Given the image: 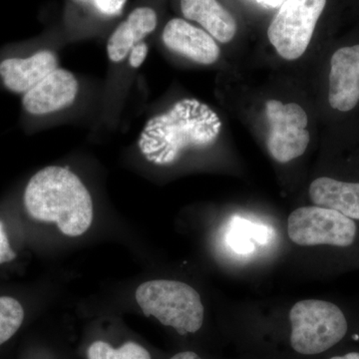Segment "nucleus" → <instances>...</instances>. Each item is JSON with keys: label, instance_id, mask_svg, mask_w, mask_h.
I'll return each instance as SVG.
<instances>
[{"label": "nucleus", "instance_id": "obj_1", "mask_svg": "<svg viewBox=\"0 0 359 359\" xmlns=\"http://www.w3.org/2000/svg\"><path fill=\"white\" fill-rule=\"evenodd\" d=\"M33 221L54 223L67 237L84 235L93 222V201L86 187L67 168L45 167L28 182L23 194Z\"/></svg>", "mask_w": 359, "mask_h": 359}, {"label": "nucleus", "instance_id": "obj_2", "mask_svg": "<svg viewBox=\"0 0 359 359\" xmlns=\"http://www.w3.org/2000/svg\"><path fill=\"white\" fill-rule=\"evenodd\" d=\"M221 129V120L210 106L196 99H183L167 112L149 120L138 145L150 162L171 164L187 149L214 144Z\"/></svg>", "mask_w": 359, "mask_h": 359}, {"label": "nucleus", "instance_id": "obj_3", "mask_svg": "<svg viewBox=\"0 0 359 359\" xmlns=\"http://www.w3.org/2000/svg\"><path fill=\"white\" fill-rule=\"evenodd\" d=\"M135 299L147 318L153 316L180 335L195 334L204 323L205 309L200 294L185 283L149 280L139 285Z\"/></svg>", "mask_w": 359, "mask_h": 359}, {"label": "nucleus", "instance_id": "obj_4", "mask_svg": "<svg viewBox=\"0 0 359 359\" xmlns=\"http://www.w3.org/2000/svg\"><path fill=\"white\" fill-rule=\"evenodd\" d=\"M290 344L297 353L316 355L325 353L344 339L346 316L330 302L306 299L297 302L290 313Z\"/></svg>", "mask_w": 359, "mask_h": 359}, {"label": "nucleus", "instance_id": "obj_5", "mask_svg": "<svg viewBox=\"0 0 359 359\" xmlns=\"http://www.w3.org/2000/svg\"><path fill=\"white\" fill-rule=\"evenodd\" d=\"M327 0H285L269 25L268 36L287 60H295L308 48Z\"/></svg>", "mask_w": 359, "mask_h": 359}, {"label": "nucleus", "instance_id": "obj_6", "mask_svg": "<svg viewBox=\"0 0 359 359\" xmlns=\"http://www.w3.org/2000/svg\"><path fill=\"white\" fill-rule=\"evenodd\" d=\"M287 235L299 245L348 247L355 240L356 224L334 210L318 205L304 207L290 215Z\"/></svg>", "mask_w": 359, "mask_h": 359}, {"label": "nucleus", "instance_id": "obj_7", "mask_svg": "<svg viewBox=\"0 0 359 359\" xmlns=\"http://www.w3.org/2000/svg\"><path fill=\"white\" fill-rule=\"evenodd\" d=\"M266 115L269 123L268 149L271 157L280 163L301 157L311 140L306 111L295 103L269 100L266 104Z\"/></svg>", "mask_w": 359, "mask_h": 359}, {"label": "nucleus", "instance_id": "obj_8", "mask_svg": "<svg viewBox=\"0 0 359 359\" xmlns=\"http://www.w3.org/2000/svg\"><path fill=\"white\" fill-rule=\"evenodd\" d=\"M359 101V45L342 47L330 60L328 102L340 112H348Z\"/></svg>", "mask_w": 359, "mask_h": 359}, {"label": "nucleus", "instance_id": "obj_9", "mask_svg": "<svg viewBox=\"0 0 359 359\" xmlns=\"http://www.w3.org/2000/svg\"><path fill=\"white\" fill-rule=\"evenodd\" d=\"M78 82L69 71L57 68L23 96V107L32 115L50 114L74 102Z\"/></svg>", "mask_w": 359, "mask_h": 359}, {"label": "nucleus", "instance_id": "obj_10", "mask_svg": "<svg viewBox=\"0 0 359 359\" xmlns=\"http://www.w3.org/2000/svg\"><path fill=\"white\" fill-rule=\"evenodd\" d=\"M162 39L170 50L200 65H212L219 59V48L211 35L181 18L167 23Z\"/></svg>", "mask_w": 359, "mask_h": 359}, {"label": "nucleus", "instance_id": "obj_11", "mask_svg": "<svg viewBox=\"0 0 359 359\" xmlns=\"http://www.w3.org/2000/svg\"><path fill=\"white\" fill-rule=\"evenodd\" d=\"M57 68L55 54L42 50L28 58H8L2 61L0 77L7 89L25 94Z\"/></svg>", "mask_w": 359, "mask_h": 359}, {"label": "nucleus", "instance_id": "obj_12", "mask_svg": "<svg viewBox=\"0 0 359 359\" xmlns=\"http://www.w3.org/2000/svg\"><path fill=\"white\" fill-rule=\"evenodd\" d=\"M157 26V14L149 7H139L132 11L124 22L108 40L107 52L113 62H121L129 55L135 45L140 43Z\"/></svg>", "mask_w": 359, "mask_h": 359}, {"label": "nucleus", "instance_id": "obj_13", "mask_svg": "<svg viewBox=\"0 0 359 359\" xmlns=\"http://www.w3.org/2000/svg\"><path fill=\"white\" fill-rule=\"evenodd\" d=\"M309 197L318 207L334 210L351 219H359V183L321 177L311 184Z\"/></svg>", "mask_w": 359, "mask_h": 359}, {"label": "nucleus", "instance_id": "obj_14", "mask_svg": "<svg viewBox=\"0 0 359 359\" xmlns=\"http://www.w3.org/2000/svg\"><path fill=\"white\" fill-rule=\"evenodd\" d=\"M181 8L187 20L197 21L222 43L235 37L237 22L217 0H181Z\"/></svg>", "mask_w": 359, "mask_h": 359}, {"label": "nucleus", "instance_id": "obj_15", "mask_svg": "<svg viewBox=\"0 0 359 359\" xmlns=\"http://www.w3.org/2000/svg\"><path fill=\"white\" fill-rule=\"evenodd\" d=\"M26 318L25 306L13 295H0V348L20 332Z\"/></svg>", "mask_w": 359, "mask_h": 359}, {"label": "nucleus", "instance_id": "obj_16", "mask_svg": "<svg viewBox=\"0 0 359 359\" xmlns=\"http://www.w3.org/2000/svg\"><path fill=\"white\" fill-rule=\"evenodd\" d=\"M87 359H152L145 347L134 341L113 347L103 340H96L87 349Z\"/></svg>", "mask_w": 359, "mask_h": 359}, {"label": "nucleus", "instance_id": "obj_17", "mask_svg": "<svg viewBox=\"0 0 359 359\" xmlns=\"http://www.w3.org/2000/svg\"><path fill=\"white\" fill-rule=\"evenodd\" d=\"M16 257H18V252L11 245L6 224L0 219V266L11 263Z\"/></svg>", "mask_w": 359, "mask_h": 359}, {"label": "nucleus", "instance_id": "obj_18", "mask_svg": "<svg viewBox=\"0 0 359 359\" xmlns=\"http://www.w3.org/2000/svg\"><path fill=\"white\" fill-rule=\"evenodd\" d=\"M99 13L107 16H115L122 13L127 0H88Z\"/></svg>", "mask_w": 359, "mask_h": 359}, {"label": "nucleus", "instance_id": "obj_19", "mask_svg": "<svg viewBox=\"0 0 359 359\" xmlns=\"http://www.w3.org/2000/svg\"><path fill=\"white\" fill-rule=\"evenodd\" d=\"M148 54V46L145 42L135 45L129 53V63L132 67L138 68L143 65Z\"/></svg>", "mask_w": 359, "mask_h": 359}, {"label": "nucleus", "instance_id": "obj_20", "mask_svg": "<svg viewBox=\"0 0 359 359\" xmlns=\"http://www.w3.org/2000/svg\"><path fill=\"white\" fill-rule=\"evenodd\" d=\"M170 359H203L198 355L197 353H194V351H182V353H179L175 354L174 356H172Z\"/></svg>", "mask_w": 359, "mask_h": 359}, {"label": "nucleus", "instance_id": "obj_21", "mask_svg": "<svg viewBox=\"0 0 359 359\" xmlns=\"http://www.w3.org/2000/svg\"><path fill=\"white\" fill-rule=\"evenodd\" d=\"M257 1L269 7H278L283 4V0H257Z\"/></svg>", "mask_w": 359, "mask_h": 359}, {"label": "nucleus", "instance_id": "obj_22", "mask_svg": "<svg viewBox=\"0 0 359 359\" xmlns=\"http://www.w3.org/2000/svg\"><path fill=\"white\" fill-rule=\"evenodd\" d=\"M330 359H359V353H349L344 354V355L334 356V358H332Z\"/></svg>", "mask_w": 359, "mask_h": 359}]
</instances>
